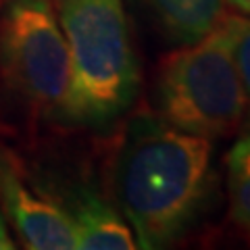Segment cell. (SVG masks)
Here are the masks:
<instances>
[{"label": "cell", "mask_w": 250, "mask_h": 250, "mask_svg": "<svg viewBox=\"0 0 250 250\" xmlns=\"http://www.w3.org/2000/svg\"><path fill=\"white\" fill-rule=\"evenodd\" d=\"M213 188V140L179 131L159 115L125 123L113 159V194L138 248H169L205 213Z\"/></svg>", "instance_id": "6da1fadb"}, {"label": "cell", "mask_w": 250, "mask_h": 250, "mask_svg": "<svg viewBox=\"0 0 250 250\" xmlns=\"http://www.w3.org/2000/svg\"><path fill=\"white\" fill-rule=\"evenodd\" d=\"M59 23L71 57V127L104 134L140 92L123 0H61Z\"/></svg>", "instance_id": "7a4b0ae2"}, {"label": "cell", "mask_w": 250, "mask_h": 250, "mask_svg": "<svg viewBox=\"0 0 250 250\" xmlns=\"http://www.w3.org/2000/svg\"><path fill=\"white\" fill-rule=\"evenodd\" d=\"M152 103L163 121L186 134L207 140L236 134L248 115V100L225 23L163 61Z\"/></svg>", "instance_id": "3957f363"}, {"label": "cell", "mask_w": 250, "mask_h": 250, "mask_svg": "<svg viewBox=\"0 0 250 250\" xmlns=\"http://www.w3.org/2000/svg\"><path fill=\"white\" fill-rule=\"evenodd\" d=\"M0 71L40 117L71 125V57L50 0H6Z\"/></svg>", "instance_id": "277c9868"}, {"label": "cell", "mask_w": 250, "mask_h": 250, "mask_svg": "<svg viewBox=\"0 0 250 250\" xmlns=\"http://www.w3.org/2000/svg\"><path fill=\"white\" fill-rule=\"evenodd\" d=\"M0 205L25 248H77V236L67 210L34 190L6 150H0Z\"/></svg>", "instance_id": "5b68a950"}, {"label": "cell", "mask_w": 250, "mask_h": 250, "mask_svg": "<svg viewBox=\"0 0 250 250\" xmlns=\"http://www.w3.org/2000/svg\"><path fill=\"white\" fill-rule=\"evenodd\" d=\"M73 223L77 248L82 250H131L136 236L127 221L104 198L92 190H75L62 205Z\"/></svg>", "instance_id": "8992f818"}, {"label": "cell", "mask_w": 250, "mask_h": 250, "mask_svg": "<svg viewBox=\"0 0 250 250\" xmlns=\"http://www.w3.org/2000/svg\"><path fill=\"white\" fill-rule=\"evenodd\" d=\"M163 40L175 46L198 42L223 17L221 0H131Z\"/></svg>", "instance_id": "52a82bcc"}, {"label": "cell", "mask_w": 250, "mask_h": 250, "mask_svg": "<svg viewBox=\"0 0 250 250\" xmlns=\"http://www.w3.org/2000/svg\"><path fill=\"white\" fill-rule=\"evenodd\" d=\"M225 167L229 219L238 231L250 240V129L231 146Z\"/></svg>", "instance_id": "ba28073f"}, {"label": "cell", "mask_w": 250, "mask_h": 250, "mask_svg": "<svg viewBox=\"0 0 250 250\" xmlns=\"http://www.w3.org/2000/svg\"><path fill=\"white\" fill-rule=\"evenodd\" d=\"M225 27L229 31L231 54L238 67V75L244 88L250 113V17H229L225 19Z\"/></svg>", "instance_id": "9c48e42d"}, {"label": "cell", "mask_w": 250, "mask_h": 250, "mask_svg": "<svg viewBox=\"0 0 250 250\" xmlns=\"http://www.w3.org/2000/svg\"><path fill=\"white\" fill-rule=\"evenodd\" d=\"M11 248H15V244H13V238H11L9 229H6L4 217L0 215V250H11Z\"/></svg>", "instance_id": "30bf717a"}, {"label": "cell", "mask_w": 250, "mask_h": 250, "mask_svg": "<svg viewBox=\"0 0 250 250\" xmlns=\"http://www.w3.org/2000/svg\"><path fill=\"white\" fill-rule=\"evenodd\" d=\"M229 6H233L238 13L246 15V17H250V0H225Z\"/></svg>", "instance_id": "8fae6325"}, {"label": "cell", "mask_w": 250, "mask_h": 250, "mask_svg": "<svg viewBox=\"0 0 250 250\" xmlns=\"http://www.w3.org/2000/svg\"><path fill=\"white\" fill-rule=\"evenodd\" d=\"M2 2H6V0H0V4H2Z\"/></svg>", "instance_id": "7c38bea8"}]
</instances>
